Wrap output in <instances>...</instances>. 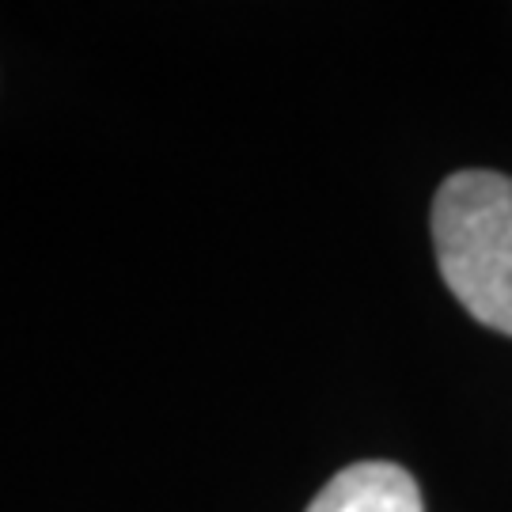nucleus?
<instances>
[{
	"label": "nucleus",
	"instance_id": "1",
	"mask_svg": "<svg viewBox=\"0 0 512 512\" xmlns=\"http://www.w3.org/2000/svg\"><path fill=\"white\" fill-rule=\"evenodd\" d=\"M433 243L444 285L478 323L512 334V179L456 171L433 202Z\"/></svg>",
	"mask_w": 512,
	"mask_h": 512
},
{
	"label": "nucleus",
	"instance_id": "2",
	"mask_svg": "<svg viewBox=\"0 0 512 512\" xmlns=\"http://www.w3.org/2000/svg\"><path fill=\"white\" fill-rule=\"evenodd\" d=\"M308 512H425L418 482L399 463L368 459L330 478Z\"/></svg>",
	"mask_w": 512,
	"mask_h": 512
}]
</instances>
